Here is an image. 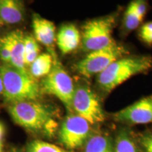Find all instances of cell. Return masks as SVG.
I'll list each match as a JSON object with an SVG mask.
<instances>
[{"mask_svg":"<svg viewBox=\"0 0 152 152\" xmlns=\"http://www.w3.org/2000/svg\"><path fill=\"white\" fill-rule=\"evenodd\" d=\"M9 111L14 122L26 130L33 132L45 130L52 135L56 128V123L53 118L54 109L46 104L35 101L21 102L11 104Z\"/></svg>","mask_w":152,"mask_h":152,"instance_id":"obj_1","label":"cell"},{"mask_svg":"<svg viewBox=\"0 0 152 152\" xmlns=\"http://www.w3.org/2000/svg\"><path fill=\"white\" fill-rule=\"evenodd\" d=\"M2 82V94L11 104L26 101H35L40 97L39 85L30 73H23L8 64L0 66Z\"/></svg>","mask_w":152,"mask_h":152,"instance_id":"obj_2","label":"cell"},{"mask_svg":"<svg viewBox=\"0 0 152 152\" xmlns=\"http://www.w3.org/2000/svg\"><path fill=\"white\" fill-rule=\"evenodd\" d=\"M152 67V58L149 56L122 57L112 63L99 74L97 83L106 92H110L132 76L147 71Z\"/></svg>","mask_w":152,"mask_h":152,"instance_id":"obj_3","label":"cell"},{"mask_svg":"<svg viewBox=\"0 0 152 152\" xmlns=\"http://www.w3.org/2000/svg\"><path fill=\"white\" fill-rule=\"evenodd\" d=\"M49 53L53 54L54 65L50 73L43 80L42 90L47 94L56 96L68 111H72V103L75 89L73 80L56 58L54 51Z\"/></svg>","mask_w":152,"mask_h":152,"instance_id":"obj_4","label":"cell"},{"mask_svg":"<svg viewBox=\"0 0 152 152\" xmlns=\"http://www.w3.org/2000/svg\"><path fill=\"white\" fill-rule=\"evenodd\" d=\"M125 49L113 41L109 46L90 52L84 58L75 64L76 71L82 75L90 77L100 74L112 63L122 58Z\"/></svg>","mask_w":152,"mask_h":152,"instance_id":"obj_5","label":"cell"},{"mask_svg":"<svg viewBox=\"0 0 152 152\" xmlns=\"http://www.w3.org/2000/svg\"><path fill=\"white\" fill-rule=\"evenodd\" d=\"M115 24L113 16L91 20L85 23L82 36V45L85 52H92L109 46L113 42L112 32Z\"/></svg>","mask_w":152,"mask_h":152,"instance_id":"obj_6","label":"cell"},{"mask_svg":"<svg viewBox=\"0 0 152 152\" xmlns=\"http://www.w3.org/2000/svg\"><path fill=\"white\" fill-rule=\"evenodd\" d=\"M72 108L76 115L86 120L90 125L102 123L105 119L103 108L97 96L85 85L75 89Z\"/></svg>","mask_w":152,"mask_h":152,"instance_id":"obj_7","label":"cell"},{"mask_svg":"<svg viewBox=\"0 0 152 152\" xmlns=\"http://www.w3.org/2000/svg\"><path fill=\"white\" fill-rule=\"evenodd\" d=\"M90 125L86 120L76 114L68 115L58 133L60 142L68 149L81 147L90 138Z\"/></svg>","mask_w":152,"mask_h":152,"instance_id":"obj_8","label":"cell"},{"mask_svg":"<svg viewBox=\"0 0 152 152\" xmlns=\"http://www.w3.org/2000/svg\"><path fill=\"white\" fill-rule=\"evenodd\" d=\"M115 121L128 124H146L152 122V94L113 114Z\"/></svg>","mask_w":152,"mask_h":152,"instance_id":"obj_9","label":"cell"},{"mask_svg":"<svg viewBox=\"0 0 152 152\" xmlns=\"http://www.w3.org/2000/svg\"><path fill=\"white\" fill-rule=\"evenodd\" d=\"M11 48V62L9 65L23 72L29 73L25 65V45L23 33L16 30L8 33Z\"/></svg>","mask_w":152,"mask_h":152,"instance_id":"obj_10","label":"cell"},{"mask_svg":"<svg viewBox=\"0 0 152 152\" xmlns=\"http://www.w3.org/2000/svg\"><path fill=\"white\" fill-rule=\"evenodd\" d=\"M33 28L35 37L38 42L50 49L53 52V45L55 41V26L52 21L35 15L33 19Z\"/></svg>","mask_w":152,"mask_h":152,"instance_id":"obj_11","label":"cell"},{"mask_svg":"<svg viewBox=\"0 0 152 152\" xmlns=\"http://www.w3.org/2000/svg\"><path fill=\"white\" fill-rule=\"evenodd\" d=\"M56 40L61 52L64 54H68L78 47L81 35L78 29L74 25L67 24L61 28Z\"/></svg>","mask_w":152,"mask_h":152,"instance_id":"obj_12","label":"cell"},{"mask_svg":"<svg viewBox=\"0 0 152 152\" xmlns=\"http://www.w3.org/2000/svg\"><path fill=\"white\" fill-rule=\"evenodd\" d=\"M25 16L23 3L18 0H0V20L3 23L15 24Z\"/></svg>","mask_w":152,"mask_h":152,"instance_id":"obj_13","label":"cell"},{"mask_svg":"<svg viewBox=\"0 0 152 152\" xmlns=\"http://www.w3.org/2000/svg\"><path fill=\"white\" fill-rule=\"evenodd\" d=\"M54 65V57L51 53L39 54L30 66V75L35 78L46 77L50 73Z\"/></svg>","mask_w":152,"mask_h":152,"instance_id":"obj_14","label":"cell"},{"mask_svg":"<svg viewBox=\"0 0 152 152\" xmlns=\"http://www.w3.org/2000/svg\"><path fill=\"white\" fill-rule=\"evenodd\" d=\"M113 143L106 134H99L90 137L85 144L83 152H113Z\"/></svg>","mask_w":152,"mask_h":152,"instance_id":"obj_15","label":"cell"},{"mask_svg":"<svg viewBox=\"0 0 152 152\" xmlns=\"http://www.w3.org/2000/svg\"><path fill=\"white\" fill-rule=\"evenodd\" d=\"M113 152H140V150L130 132L123 130L115 137Z\"/></svg>","mask_w":152,"mask_h":152,"instance_id":"obj_16","label":"cell"},{"mask_svg":"<svg viewBox=\"0 0 152 152\" xmlns=\"http://www.w3.org/2000/svg\"><path fill=\"white\" fill-rule=\"evenodd\" d=\"M25 45V65L26 67H30L36 58L39 55L40 48L37 40L31 35H26L24 37Z\"/></svg>","mask_w":152,"mask_h":152,"instance_id":"obj_17","label":"cell"},{"mask_svg":"<svg viewBox=\"0 0 152 152\" xmlns=\"http://www.w3.org/2000/svg\"><path fill=\"white\" fill-rule=\"evenodd\" d=\"M27 152H71L63 148L42 141V140H34L28 144Z\"/></svg>","mask_w":152,"mask_h":152,"instance_id":"obj_18","label":"cell"},{"mask_svg":"<svg viewBox=\"0 0 152 152\" xmlns=\"http://www.w3.org/2000/svg\"><path fill=\"white\" fill-rule=\"evenodd\" d=\"M142 19L137 16L134 7L130 3L125 11L124 18V25L127 30H132L135 29L142 21Z\"/></svg>","mask_w":152,"mask_h":152,"instance_id":"obj_19","label":"cell"},{"mask_svg":"<svg viewBox=\"0 0 152 152\" xmlns=\"http://www.w3.org/2000/svg\"><path fill=\"white\" fill-rule=\"evenodd\" d=\"M0 60L4 64H10L11 48L8 34L0 37Z\"/></svg>","mask_w":152,"mask_h":152,"instance_id":"obj_20","label":"cell"},{"mask_svg":"<svg viewBox=\"0 0 152 152\" xmlns=\"http://www.w3.org/2000/svg\"><path fill=\"white\" fill-rule=\"evenodd\" d=\"M131 3H132L133 7H134V9L137 16L140 17L142 20L146 14V11H147V4H146V3L142 1H132Z\"/></svg>","mask_w":152,"mask_h":152,"instance_id":"obj_21","label":"cell"},{"mask_svg":"<svg viewBox=\"0 0 152 152\" xmlns=\"http://www.w3.org/2000/svg\"><path fill=\"white\" fill-rule=\"evenodd\" d=\"M142 144L144 152H152V135L144 136L142 139Z\"/></svg>","mask_w":152,"mask_h":152,"instance_id":"obj_22","label":"cell"},{"mask_svg":"<svg viewBox=\"0 0 152 152\" xmlns=\"http://www.w3.org/2000/svg\"><path fill=\"white\" fill-rule=\"evenodd\" d=\"M152 33V22H149L144 24L140 29V35L141 38L149 35Z\"/></svg>","mask_w":152,"mask_h":152,"instance_id":"obj_23","label":"cell"},{"mask_svg":"<svg viewBox=\"0 0 152 152\" xmlns=\"http://www.w3.org/2000/svg\"><path fill=\"white\" fill-rule=\"evenodd\" d=\"M4 134V125L0 123V152H2L3 150Z\"/></svg>","mask_w":152,"mask_h":152,"instance_id":"obj_24","label":"cell"},{"mask_svg":"<svg viewBox=\"0 0 152 152\" xmlns=\"http://www.w3.org/2000/svg\"><path fill=\"white\" fill-rule=\"evenodd\" d=\"M142 40L145 42L147 44H152V33L149 35L145 36V37L142 38Z\"/></svg>","mask_w":152,"mask_h":152,"instance_id":"obj_25","label":"cell"},{"mask_svg":"<svg viewBox=\"0 0 152 152\" xmlns=\"http://www.w3.org/2000/svg\"><path fill=\"white\" fill-rule=\"evenodd\" d=\"M3 92V86H2V82H1V77H0V95L2 94Z\"/></svg>","mask_w":152,"mask_h":152,"instance_id":"obj_26","label":"cell"},{"mask_svg":"<svg viewBox=\"0 0 152 152\" xmlns=\"http://www.w3.org/2000/svg\"><path fill=\"white\" fill-rule=\"evenodd\" d=\"M3 25H4V23H3V22H2V21H1V20H0V28H1V26H3Z\"/></svg>","mask_w":152,"mask_h":152,"instance_id":"obj_27","label":"cell"},{"mask_svg":"<svg viewBox=\"0 0 152 152\" xmlns=\"http://www.w3.org/2000/svg\"><path fill=\"white\" fill-rule=\"evenodd\" d=\"M16 152H19V151H16Z\"/></svg>","mask_w":152,"mask_h":152,"instance_id":"obj_28","label":"cell"}]
</instances>
